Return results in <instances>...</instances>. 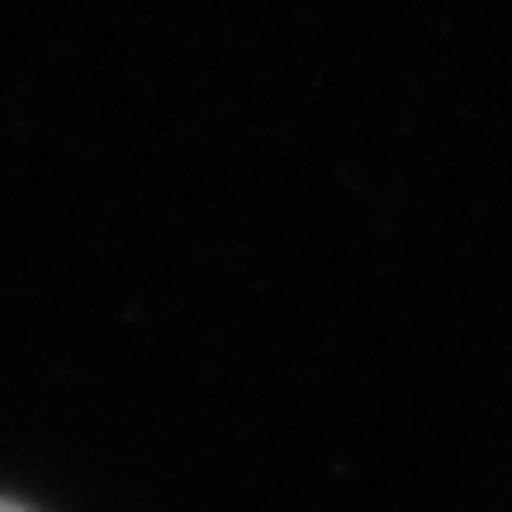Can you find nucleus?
Here are the masks:
<instances>
[{
    "label": "nucleus",
    "mask_w": 512,
    "mask_h": 512,
    "mask_svg": "<svg viewBox=\"0 0 512 512\" xmlns=\"http://www.w3.org/2000/svg\"><path fill=\"white\" fill-rule=\"evenodd\" d=\"M0 512H34V508H24V503H15V498H0Z\"/></svg>",
    "instance_id": "nucleus-1"
}]
</instances>
